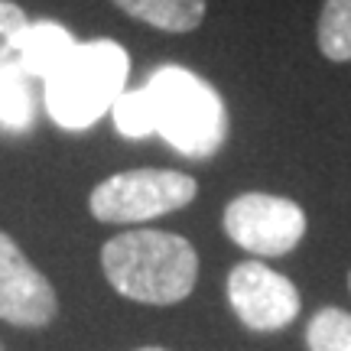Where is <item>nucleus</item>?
Wrapping results in <instances>:
<instances>
[{
    "label": "nucleus",
    "mask_w": 351,
    "mask_h": 351,
    "mask_svg": "<svg viewBox=\"0 0 351 351\" xmlns=\"http://www.w3.org/2000/svg\"><path fill=\"white\" fill-rule=\"evenodd\" d=\"M121 137L143 140L150 134L182 156L205 160L228 140V108L221 95L202 75L182 65H160L147 85L124 91L111 108Z\"/></svg>",
    "instance_id": "obj_1"
},
{
    "label": "nucleus",
    "mask_w": 351,
    "mask_h": 351,
    "mask_svg": "<svg viewBox=\"0 0 351 351\" xmlns=\"http://www.w3.org/2000/svg\"><path fill=\"white\" fill-rule=\"evenodd\" d=\"M195 179L176 169H127L91 189L88 208L104 225H140L195 199Z\"/></svg>",
    "instance_id": "obj_4"
},
{
    "label": "nucleus",
    "mask_w": 351,
    "mask_h": 351,
    "mask_svg": "<svg viewBox=\"0 0 351 351\" xmlns=\"http://www.w3.org/2000/svg\"><path fill=\"white\" fill-rule=\"evenodd\" d=\"M348 287H351V276H348Z\"/></svg>",
    "instance_id": "obj_15"
},
{
    "label": "nucleus",
    "mask_w": 351,
    "mask_h": 351,
    "mask_svg": "<svg viewBox=\"0 0 351 351\" xmlns=\"http://www.w3.org/2000/svg\"><path fill=\"white\" fill-rule=\"evenodd\" d=\"M319 49L332 62H348L351 59V0H326L319 13Z\"/></svg>",
    "instance_id": "obj_11"
},
{
    "label": "nucleus",
    "mask_w": 351,
    "mask_h": 351,
    "mask_svg": "<svg viewBox=\"0 0 351 351\" xmlns=\"http://www.w3.org/2000/svg\"><path fill=\"white\" fill-rule=\"evenodd\" d=\"M26 10L13 0H0V62L10 59L13 49H16V39L26 29Z\"/></svg>",
    "instance_id": "obj_13"
},
{
    "label": "nucleus",
    "mask_w": 351,
    "mask_h": 351,
    "mask_svg": "<svg viewBox=\"0 0 351 351\" xmlns=\"http://www.w3.org/2000/svg\"><path fill=\"white\" fill-rule=\"evenodd\" d=\"M130 56L114 39L78 43L56 75L46 78V111L62 130H88L127 91Z\"/></svg>",
    "instance_id": "obj_3"
},
{
    "label": "nucleus",
    "mask_w": 351,
    "mask_h": 351,
    "mask_svg": "<svg viewBox=\"0 0 351 351\" xmlns=\"http://www.w3.org/2000/svg\"><path fill=\"white\" fill-rule=\"evenodd\" d=\"M101 267L111 287L134 302L173 306L192 293L199 280V254L173 231L137 228L101 247Z\"/></svg>",
    "instance_id": "obj_2"
},
{
    "label": "nucleus",
    "mask_w": 351,
    "mask_h": 351,
    "mask_svg": "<svg viewBox=\"0 0 351 351\" xmlns=\"http://www.w3.org/2000/svg\"><path fill=\"white\" fill-rule=\"evenodd\" d=\"M225 231L238 247L257 257H283L306 234V212L293 199L270 192H244L228 202Z\"/></svg>",
    "instance_id": "obj_5"
},
{
    "label": "nucleus",
    "mask_w": 351,
    "mask_h": 351,
    "mask_svg": "<svg viewBox=\"0 0 351 351\" xmlns=\"http://www.w3.org/2000/svg\"><path fill=\"white\" fill-rule=\"evenodd\" d=\"M59 300L46 276L29 263L20 244L0 231V319L10 326L43 328L56 319Z\"/></svg>",
    "instance_id": "obj_7"
},
{
    "label": "nucleus",
    "mask_w": 351,
    "mask_h": 351,
    "mask_svg": "<svg viewBox=\"0 0 351 351\" xmlns=\"http://www.w3.org/2000/svg\"><path fill=\"white\" fill-rule=\"evenodd\" d=\"M309 351H351V315L345 309H319L306 328Z\"/></svg>",
    "instance_id": "obj_12"
},
{
    "label": "nucleus",
    "mask_w": 351,
    "mask_h": 351,
    "mask_svg": "<svg viewBox=\"0 0 351 351\" xmlns=\"http://www.w3.org/2000/svg\"><path fill=\"white\" fill-rule=\"evenodd\" d=\"M137 351H166V348H137Z\"/></svg>",
    "instance_id": "obj_14"
},
{
    "label": "nucleus",
    "mask_w": 351,
    "mask_h": 351,
    "mask_svg": "<svg viewBox=\"0 0 351 351\" xmlns=\"http://www.w3.org/2000/svg\"><path fill=\"white\" fill-rule=\"evenodd\" d=\"M33 121H36L33 75L10 56L0 62V130L26 134Z\"/></svg>",
    "instance_id": "obj_9"
},
{
    "label": "nucleus",
    "mask_w": 351,
    "mask_h": 351,
    "mask_svg": "<svg viewBox=\"0 0 351 351\" xmlns=\"http://www.w3.org/2000/svg\"><path fill=\"white\" fill-rule=\"evenodd\" d=\"M117 10L163 33H192L205 20V0H111Z\"/></svg>",
    "instance_id": "obj_10"
},
{
    "label": "nucleus",
    "mask_w": 351,
    "mask_h": 351,
    "mask_svg": "<svg viewBox=\"0 0 351 351\" xmlns=\"http://www.w3.org/2000/svg\"><path fill=\"white\" fill-rule=\"evenodd\" d=\"M0 351H3V348H0Z\"/></svg>",
    "instance_id": "obj_16"
},
{
    "label": "nucleus",
    "mask_w": 351,
    "mask_h": 351,
    "mask_svg": "<svg viewBox=\"0 0 351 351\" xmlns=\"http://www.w3.org/2000/svg\"><path fill=\"white\" fill-rule=\"evenodd\" d=\"M228 300L251 332H280L300 315V289L263 261H244L228 274Z\"/></svg>",
    "instance_id": "obj_6"
},
{
    "label": "nucleus",
    "mask_w": 351,
    "mask_h": 351,
    "mask_svg": "<svg viewBox=\"0 0 351 351\" xmlns=\"http://www.w3.org/2000/svg\"><path fill=\"white\" fill-rule=\"evenodd\" d=\"M78 39L56 20H39V23H26V29L16 39V49L13 59L23 65L33 78H46L56 75L65 65V59L75 52Z\"/></svg>",
    "instance_id": "obj_8"
}]
</instances>
